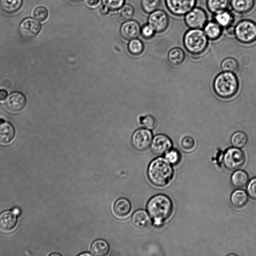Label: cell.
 <instances>
[{
  "label": "cell",
  "mask_w": 256,
  "mask_h": 256,
  "mask_svg": "<svg viewBox=\"0 0 256 256\" xmlns=\"http://www.w3.org/2000/svg\"><path fill=\"white\" fill-rule=\"evenodd\" d=\"M147 174L149 180L154 185L163 187L172 179L174 171L171 164L166 158L158 157L150 162Z\"/></svg>",
  "instance_id": "1"
},
{
  "label": "cell",
  "mask_w": 256,
  "mask_h": 256,
  "mask_svg": "<svg viewBox=\"0 0 256 256\" xmlns=\"http://www.w3.org/2000/svg\"><path fill=\"white\" fill-rule=\"evenodd\" d=\"M146 208L154 225L160 226L171 214L172 204L168 196L158 194L148 200Z\"/></svg>",
  "instance_id": "2"
},
{
  "label": "cell",
  "mask_w": 256,
  "mask_h": 256,
  "mask_svg": "<svg viewBox=\"0 0 256 256\" xmlns=\"http://www.w3.org/2000/svg\"><path fill=\"white\" fill-rule=\"evenodd\" d=\"M239 88L238 80L234 72H222L218 74L213 82V88L220 98L228 99L233 97Z\"/></svg>",
  "instance_id": "3"
},
{
  "label": "cell",
  "mask_w": 256,
  "mask_h": 256,
  "mask_svg": "<svg viewBox=\"0 0 256 256\" xmlns=\"http://www.w3.org/2000/svg\"><path fill=\"white\" fill-rule=\"evenodd\" d=\"M208 39L202 29L190 28L183 36V44L186 50L190 54L198 56L206 50Z\"/></svg>",
  "instance_id": "4"
},
{
  "label": "cell",
  "mask_w": 256,
  "mask_h": 256,
  "mask_svg": "<svg viewBox=\"0 0 256 256\" xmlns=\"http://www.w3.org/2000/svg\"><path fill=\"white\" fill-rule=\"evenodd\" d=\"M234 36L243 44H251L256 41V22L250 19L239 21L234 26Z\"/></svg>",
  "instance_id": "5"
},
{
  "label": "cell",
  "mask_w": 256,
  "mask_h": 256,
  "mask_svg": "<svg viewBox=\"0 0 256 256\" xmlns=\"http://www.w3.org/2000/svg\"><path fill=\"white\" fill-rule=\"evenodd\" d=\"M225 167L230 170L240 168L244 164L246 157L244 152L236 147L228 148L226 151L223 158Z\"/></svg>",
  "instance_id": "6"
},
{
  "label": "cell",
  "mask_w": 256,
  "mask_h": 256,
  "mask_svg": "<svg viewBox=\"0 0 256 256\" xmlns=\"http://www.w3.org/2000/svg\"><path fill=\"white\" fill-rule=\"evenodd\" d=\"M184 22L189 28L202 29L208 22V16L203 8L195 6L184 16Z\"/></svg>",
  "instance_id": "7"
},
{
  "label": "cell",
  "mask_w": 256,
  "mask_h": 256,
  "mask_svg": "<svg viewBox=\"0 0 256 256\" xmlns=\"http://www.w3.org/2000/svg\"><path fill=\"white\" fill-rule=\"evenodd\" d=\"M197 0H164L168 12L178 17L184 16L196 6Z\"/></svg>",
  "instance_id": "8"
},
{
  "label": "cell",
  "mask_w": 256,
  "mask_h": 256,
  "mask_svg": "<svg viewBox=\"0 0 256 256\" xmlns=\"http://www.w3.org/2000/svg\"><path fill=\"white\" fill-rule=\"evenodd\" d=\"M148 24L153 28L156 32L161 33L168 28L170 24L169 17L166 12L158 9L150 13Z\"/></svg>",
  "instance_id": "9"
},
{
  "label": "cell",
  "mask_w": 256,
  "mask_h": 256,
  "mask_svg": "<svg viewBox=\"0 0 256 256\" xmlns=\"http://www.w3.org/2000/svg\"><path fill=\"white\" fill-rule=\"evenodd\" d=\"M152 140V134L150 130L142 128L136 130L132 136V143L135 148L144 150L150 146Z\"/></svg>",
  "instance_id": "10"
},
{
  "label": "cell",
  "mask_w": 256,
  "mask_h": 256,
  "mask_svg": "<svg viewBox=\"0 0 256 256\" xmlns=\"http://www.w3.org/2000/svg\"><path fill=\"white\" fill-rule=\"evenodd\" d=\"M20 213L18 208L2 212L0 214V231L7 233L14 230L16 226Z\"/></svg>",
  "instance_id": "11"
},
{
  "label": "cell",
  "mask_w": 256,
  "mask_h": 256,
  "mask_svg": "<svg viewBox=\"0 0 256 256\" xmlns=\"http://www.w3.org/2000/svg\"><path fill=\"white\" fill-rule=\"evenodd\" d=\"M172 142L170 138L164 134L156 135L152 140L150 149L157 156L164 154L172 148Z\"/></svg>",
  "instance_id": "12"
},
{
  "label": "cell",
  "mask_w": 256,
  "mask_h": 256,
  "mask_svg": "<svg viewBox=\"0 0 256 256\" xmlns=\"http://www.w3.org/2000/svg\"><path fill=\"white\" fill-rule=\"evenodd\" d=\"M26 98L24 94L18 92H14L8 96L4 106L10 112H21L26 104Z\"/></svg>",
  "instance_id": "13"
},
{
  "label": "cell",
  "mask_w": 256,
  "mask_h": 256,
  "mask_svg": "<svg viewBox=\"0 0 256 256\" xmlns=\"http://www.w3.org/2000/svg\"><path fill=\"white\" fill-rule=\"evenodd\" d=\"M41 29L40 25L34 19L27 18L20 23L19 30L22 37L31 38L36 36Z\"/></svg>",
  "instance_id": "14"
},
{
  "label": "cell",
  "mask_w": 256,
  "mask_h": 256,
  "mask_svg": "<svg viewBox=\"0 0 256 256\" xmlns=\"http://www.w3.org/2000/svg\"><path fill=\"white\" fill-rule=\"evenodd\" d=\"M140 30L139 24L134 20L124 22L120 28L121 36L126 40H131L137 38Z\"/></svg>",
  "instance_id": "15"
},
{
  "label": "cell",
  "mask_w": 256,
  "mask_h": 256,
  "mask_svg": "<svg viewBox=\"0 0 256 256\" xmlns=\"http://www.w3.org/2000/svg\"><path fill=\"white\" fill-rule=\"evenodd\" d=\"M132 222L135 228L144 230L151 226L152 220L150 214L146 210H138L132 214Z\"/></svg>",
  "instance_id": "16"
},
{
  "label": "cell",
  "mask_w": 256,
  "mask_h": 256,
  "mask_svg": "<svg viewBox=\"0 0 256 256\" xmlns=\"http://www.w3.org/2000/svg\"><path fill=\"white\" fill-rule=\"evenodd\" d=\"M255 0H230V6L232 10L239 14L252 11L255 6Z\"/></svg>",
  "instance_id": "17"
},
{
  "label": "cell",
  "mask_w": 256,
  "mask_h": 256,
  "mask_svg": "<svg viewBox=\"0 0 256 256\" xmlns=\"http://www.w3.org/2000/svg\"><path fill=\"white\" fill-rule=\"evenodd\" d=\"M223 29L214 20L207 22L203 28L206 36L211 40H216L220 38L222 34Z\"/></svg>",
  "instance_id": "18"
},
{
  "label": "cell",
  "mask_w": 256,
  "mask_h": 256,
  "mask_svg": "<svg viewBox=\"0 0 256 256\" xmlns=\"http://www.w3.org/2000/svg\"><path fill=\"white\" fill-rule=\"evenodd\" d=\"M14 135V128L10 123L4 122L0 124V144H9L12 141Z\"/></svg>",
  "instance_id": "19"
},
{
  "label": "cell",
  "mask_w": 256,
  "mask_h": 256,
  "mask_svg": "<svg viewBox=\"0 0 256 256\" xmlns=\"http://www.w3.org/2000/svg\"><path fill=\"white\" fill-rule=\"evenodd\" d=\"M214 20L224 29L234 25L235 18L232 12L227 9L214 14Z\"/></svg>",
  "instance_id": "20"
},
{
  "label": "cell",
  "mask_w": 256,
  "mask_h": 256,
  "mask_svg": "<svg viewBox=\"0 0 256 256\" xmlns=\"http://www.w3.org/2000/svg\"><path fill=\"white\" fill-rule=\"evenodd\" d=\"M248 200V193L242 189H237L234 190L230 198V202L232 205L238 208H244L247 204Z\"/></svg>",
  "instance_id": "21"
},
{
  "label": "cell",
  "mask_w": 256,
  "mask_h": 256,
  "mask_svg": "<svg viewBox=\"0 0 256 256\" xmlns=\"http://www.w3.org/2000/svg\"><path fill=\"white\" fill-rule=\"evenodd\" d=\"M132 209L131 204L126 198H120L118 200L114 206V211L115 214L120 217L127 216Z\"/></svg>",
  "instance_id": "22"
},
{
  "label": "cell",
  "mask_w": 256,
  "mask_h": 256,
  "mask_svg": "<svg viewBox=\"0 0 256 256\" xmlns=\"http://www.w3.org/2000/svg\"><path fill=\"white\" fill-rule=\"evenodd\" d=\"M110 250L108 244L104 240L98 239L94 240L90 246L92 255L94 256H106Z\"/></svg>",
  "instance_id": "23"
},
{
  "label": "cell",
  "mask_w": 256,
  "mask_h": 256,
  "mask_svg": "<svg viewBox=\"0 0 256 256\" xmlns=\"http://www.w3.org/2000/svg\"><path fill=\"white\" fill-rule=\"evenodd\" d=\"M230 180L233 186L240 188L248 184V176L244 170H236L232 174Z\"/></svg>",
  "instance_id": "24"
},
{
  "label": "cell",
  "mask_w": 256,
  "mask_h": 256,
  "mask_svg": "<svg viewBox=\"0 0 256 256\" xmlns=\"http://www.w3.org/2000/svg\"><path fill=\"white\" fill-rule=\"evenodd\" d=\"M230 0H206V6L209 12L215 14L228 9Z\"/></svg>",
  "instance_id": "25"
},
{
  "label": "cell",
  "mask_w": 256,
  "mask_h": 256,
  "mask_svg": "<svg viewBox=\"0 0 256 256\" xmlns=\"http://www.w3.org/2000/svg\"><path fill=\"white\" fill-rule=\"evenodd\" d=\"M168 59L172 64L179 66L184 62L185 59L184 52L180 48H174L168 52Z\"/></svg>",
  "instance_id": "26"
},
{
  "label": "cell",
  "mask_w": 256,
  "mask_h": 256,
  "mask_svg": "<svg viewBox=\"0 0 256 256\" xmlns=\"http://www.w3.org/2000/svg\"><path fill=\"white\" fill-rule=\"evenodd\" d=\"M22 0H0L2 9L5 12L12 14L18 11L22 5Z\"/></svg>",
  "instance_id": "27"
},
{
  "label": "cell",
  "mask_w": 256,
  "mask_h": 256,
  "mask_svg": "<svg viewBox=\"0 0 256 256\" xmlns=\"http://www.w3.org/2000/svg\"><path fill=\"white\" fill-rule=\"evenodd\" d=\"M247 142V135L242 131L236 132L230 138V142L234 147L242 148L246 144Z\"/></svg>",
  "instance_id": "28"
},
{
  "label": "cell",
  "mask_w": 256,
  "mask_h": 256,
  "mask_svg": "<svg viewBox=\"0 0 256 256\" xmlns=\"http://www.w3.org/2000/svg\"><path fill=\"white\" fill-rule=\"evenodd\" d=\"M134 14V8L129 4H123L118 10V17L124 22L130 20Z\"/></svg>",
  "instance_id": "29"
},
{
  "label": "cell",
  "mask_w": 256,
  "mask_h": 256,
  "mask_svg": "<svg viewBox=\"0 0 256 256\" xmlns=\"http://www.w3.org/2000/svg\"><path fill=\"white\" fill-rule=\"evenodd\" d=\"M238 61L233 58H227L224 59L221 64V68L224 72H235L238 70Z\"/></svg>",
  "instance_id": "30"
},
{
  "label": "cell",
  "mask_w": 256,
  "mask_h": 256,
  "mask_svg": "<svg viewBox=\"0 0 256 256\" xmlns=\"http://www.w3.org/2000/svg\"><path fill=\"white\" fill-rule=\"evenodd\" d=\"M144 48L142 42L138 38L130 40L128 44V50L132 54L138 55L141 54Z\"/></svg>",
  "instance_id": "31"
},
{
  "label": "cell",
  "mask_w": 256,
  "mask_h": 256,
  "mask_svg": "<svg viewBox=\"0 0 256 256\" xmlns=\"http://www.w3.org/2000/svg\"><path fill=\"white\" fill-rule=\"evenodd\" d=\"M160 4V0H142L141 5L143 10L150 14L158 10Z\"/></svg>",
  "instance_id": "32"
},
{
  "label": "cell",
  "mask_w": 256,
  "mask_h": 256,
  "mask_svg": "<svg viewBox=\"0 0 256 256\" xmlns=\"http://www.w3.org/2000/svg\"><path fill=\"white\" fill-rule=\"evenodd\" d=\"M165 158L171 164H176L180 161V154L178 150L171 148L165 154Z\"/></svg>",
  "instance_id": "33"
},
{
  "label": "cell",
  "mask_w": 256,
  "mask_h": 256,
  "mask_svg": "<svg viewBox=\"0 0 256 256\" xmlns=\"http://www.w3.org/2000/svg\"><path fill=\"white\" fill-rule=\"evenodd\" d=\"M48 11L46 8L42 6L36 8L33 12L34 18L38 22L46 20L48 16Z\"/></svg>",
  "instance_id": "34"
},
{
  "label": "cell",
  "mask_w": 256,
  "mask_h": 256,
  "mask_svg": "<svg viewBox=\"0 0 256 256\" xmlns=\"http://www.w3.org/2000/svg\"><path fill=\"white\" fill-rule=\"evenodd\" d=\"M104 6L110 10H118L124 4V0H101Z\"/></svg>",
  "instance_id": "35"
},
{
  "label": "cell",
  "mask_w": 256,
  "mask_h": 256,
  "mask_svg": "<svg viewBox=\"0 0 256 256\" xmlns=\"http://www.w3.org/2000/svg\"><path fill=\"white\" fill-rule=\"evenodd\" d=\"M140 124L146 128L148 130L154 129L156 124V122L154 116L148 115L140 118Z\"/></svg>",
  "instance_id": "36"
},
{
  "label": "cell",
  "mask_w": 256,
  "mask_h": 256,
  "mask_svg": "<svg viewBox=\"0 0 256 256\" xmlns=\"http://www.w3.org/2000/svg\"><path fill=\"white\" fill-rule=\"evenodd\" d=\"M181 146L185 150H190L195 146L194 139L190 136H186L181 140Z\"/></svg>",
  "instance_id": "37"
},
{
  "label": "cell",
  "mask_w": 256,
  "mask_h": 256,
  "mask_svg": "<svg viewBox=\"0 0 256 256\" xmlns=\"http://www.w3.org/2000/svg\"><path fill=\"white\" fill-rule=\"evenodd\" d=\"M246 192L251 198L256 200V178H252L248 184Z\"/></svg>",
  "instance_id": "38"
},
{
  "label": "cell",
  "mask_w": 256,
  "mask_h": 256,
  "mask_svg": "<svg viewBox=\"0 0 256 256\" xmlns=\"http://www.w3.org/2000/svg\"><path fill=\"white\" fill-rule=\"evenodd\" d=\"M142 36L146 38H152L156 32L153 28L148 24L144 25L140 30Z\"/></svg>",
  "instance_id": "39"
},
{
  "label": "cell",
  "mask_w": 256,
  "mask_h": 256,
  "mask_svg": "<svg viewBox=\"0 0 256 256\" xmlns=\"http://www.w3.org/2000/svg\"><path fill=\"white\" fill-rule=\"evenodd\" d=\"M101 0H85L86 5L90 8H96L100 4Z\"/></svg>",
  "instance_id": "40"
},
{
  "label": "cell",
  "mask_w": 256,
  "mask_h": 256,
  "mask_svg": "<svg viewBox=\"0 0 256 256\" xmlns=\"http://www.w3.org/2000/svg\"><path fill=\"white\" fill-rule=\"evenodd\" d=\"M226 33L229 36H234V26L232 25L224 28Z\"/></svg>",
  "instance_id": "41"
},
{
  "label": "cell",
  "mask_w": 256,
  "mask_h": 256,
  "mask_svg": "<svg viewBox=\"0 0 256 256\" xmlns=\"http://www.w3.org/2000/svg\"><path fill=\"white\" fill-rule=\"evenodd\" d=\"M8 96V92L4 89H0V100H5Z\"/></svg>",
  "instance_id": "42"
},
{
  "label": "cell",
  "mask_w": 256,
  "mask_h": 256,
  "mask_svg": "<svg viewBox=\"0 0 256 256\" xmlns=\"http://www.w3.org/2000/svg\"><path fill=\"white\" fill-rule=\"evenodd\" d=\"M109 12H110V10L108 8L105 7L104 6H103V7L100 10V12L103 14H108Z\"/></svg>",
  "instance_id": "43"
},
{
  "label": "cell",
  "mask_w": 256,
  "mask_h": 256,
  "mask_svg": "<svg viewBox=\"0 0 256 256\" xmlns=\"http://www.w3.org/2000/svg\"><path fill=\"white\" fill-rule=\"evenodd\" d=\"M91 255H92V254H90L88 252H86V253L80 254L79 256H91Z\"/></svg>",
  "instance_id": "44"
},
{
  "label": "cell",
  "mask_w": 256,
  "mask_h": 256,
  "mask_svg": "<svg viewBox=\"0 0 256 256\" xmlns=\"http://www.w3.org/2000/svg\"><path fill=\"white\" fill-rule=\"evenodd\" d=\"M4 122H5V121H4L3 119H2V118H0V124H2V123Z\"/></svg>",
  "instance_id": "45"
},
{
  "label": "cell",
  "mask_w": 256,
  "mask_h": 256,
  "mask_svg": "<svg viewBox=\"0 0 256 256\" xmlns=\"http://www.w3.org/2000/svg\"><path fill=\"white\" fill-rule=\"evenodd\" d=\"M70 0L74 2H80L82 1V0Z\"/></svg>",
  "instance_id": "46"
},
{
  "label": "cell",
  "mask_w": 256,
  "mask_h": 256,
  "mask_svg": "<svg viewBox=\"0 0 256 256\" xmlns=\"http://www.w3.org/2000/svg\"><path fill=\"white\" fill-rule=\"evenodd\" d=\"M50 256H60V254H51Z\"/></svg>",
  "instance_id": "47"
}]
</instances>
